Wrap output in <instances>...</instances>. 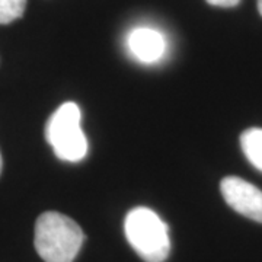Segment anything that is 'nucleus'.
I'll return each mask as SVG.
<instances>
[{"label":"nucleus","instance_id":"obj_1","mask_svg":"<svg viewBox=\"0 0 262 262\" xmlns=\"http://www.w3.org/2000/svg\"><path fill=\"white\" fill-rule=\"evenodd\" d=\"M83 241L80 226L67 215L46 211L37 219L34 245L44 262H73Z\"/></svg>","mask_w":262,"mask_h":262},{"label":"nucleus","instance_id":"obj_2","mask_svg":"<svg viewBox=\"0 0 262 262\" xmlns=\"http://www.w3.org/2000/svg\"><path fill=\"white\" fill-rule=\"evenodd\" d=\"M125 237L143 261L163 262L170 252L168 225L147 207H136L124 222Z\"/></svg>","mask_w":262,"mask_h":262},{"label":"nucleus","instance_id":"obj_3","mask_svg":"<svg viewBox=\"0 0 262 262\" xmlns=\"http://www.w3.org/2000/svg\"><path fill=\"white\" fill-rule=\"evenodd\" d=\"M82 111L75 102L58 106L46 125V139L58 159L80 162L88 155V139L80 127Z\"/></svg>","mask_w":262,"mask_h":262},{"label":"nucleus","instance_id":"obj_4","mask_svg":"<svg viewBox=\"0 0 262 262\" xmlns=\"http://www.w3.org/2000/svg\"><path fill=\"white\" fill-rule=\"evenodd\" d=\"M222 195L236 213L262 223V191L237 177H226L220 182Z\"/></svg>","mask_w":262,"mask_h":262},{"label":"nucleus","instance_id":"obj_5","mask_svg":"<svg viewBox=\"0 0 262 262\" xmlns=\"http://www.w3.org/2000/svg\"><path fill=\"white\" fill-rule=\"evenodd\" d=\"M127 46L133 56L141 63L151 64L159 61L166 51V39L163 34L153 28L133 29L127 38Z\"/></svg>","mask_w":262,"mask_h":262},{"label":"nucleus","instance_id":"obj_6","mask_svg":"<svg viewBox=\"0 0 262 262\" xmlns=\"http://www.w3.org/2000/svg\"><path fill=\"white\" fill-rule=\"evenodd\" d=\"M241 146L253 168L262 172V128H248L241 134Z\"/></svg>","mask_w":262,"mask_h":262},{"label":"nucleus","instance_id":"obj_7","mask_svg":"<svg viewBox=\"0 0 262 262\" xmlns=\"http://www.w3.org/2000/svg\"><path fill=\"white\" fill-rule=\"evenodd\" d=\"M27 8V0H0V25L22 18Z\"/></svg>","mask_w":262,"mask_h":262},{"label":"nucleus","instance_id":"obj_8","mask_svg":"<svg viewBox=\"0 0 262 262\" xmlns=\"http://www.w3.org/2000/svg\"><path fill=\"white\" fill-rule=\"evenodd\" d=\"M208 5L217 6V8H233L236 5H239L241 0H206Z\"/></svg>","mask_w":262,"mask_h":262},{"label":"nucleus","instance_id":"obj_9","mask_svg":"<svg viewBox=\"0 0 262 262\" xmlns=\"http://www.w3.org/2000/svg\"><path fill=\"white\" fill-rule=\"evenodd\" d=\"M256 3H258V10H259V13H261L262 16V0H256Z\"/></svg>","mask_w":262,"mask_h":262},{"label":"nucleus","instance_id":"obj_10","mask_svg":"<svg viewBox=\"0 0 262 262\" xmlns=\"http://www.w3.org/2000/svg\"><path fill=\"white\" fill-rule=\"evenodd\" d=\"M2 169H3V159H2V153H0V175H2Z\"/></svg>","mask_w":262,"mask_h":262}]
</instances>
